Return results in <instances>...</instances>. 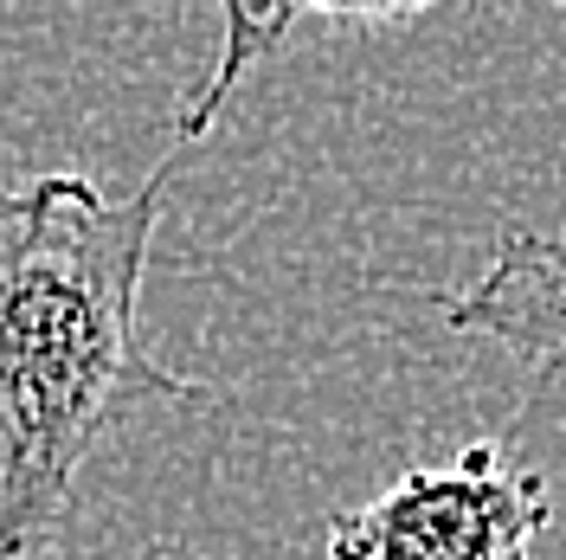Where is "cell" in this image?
<instances>
[{
    "mask_svg": "<svg viewBox=\"0 0 566 560\" xmlns=\"http://www.w3.org/2000/svg\"><path fill=\"white\" fill-rule=\"evenodd\" d=\"M175 155L109 200L91 175L0 187V560H52L84 457L129 400H200L142 342Z\"/></svg>",
    "mask_w": 566,
    "mask_h": 560,
    "instance_id": "1",
    "label": "cell"
},
{
    "mask_svg": "<svg viewBox=\"0 0 566 560\" xmlns=\"http://www.w3.org/2000/svg\"><path fill=\"white\" fill-rule=\"evenodd\" d=\"M554 496L534 464L463 445L451 464H412L387 496L342 509L316 560H534Z\"/></svg>",
    "mask_w": 566,
    "mask_h": 560,
    "instance_id": "2",
    "label": "cell"
},
{
    "mask_svg": "<svg viewBox=\"0 0 566 560\" xmlns=\"http://www.w3.org/2000/svg\"><path fill=\"white\" fill-rule=\"evenodd\" d=\"M451 335L509 349L528 374L566 381V232L502 226L483 278L470 290H438Z\"/></svg>",
    "mask_w": 566,
    "mask_h": 560,
    "instance_id": "3",
    "label": "cell"
},
{
    "mask_svg": "<svg viewBox=\"0 0 566 560\" xmlns=\"http://www.w3.org/2000/svg\"><path fill=\"white\" fill-rule=\"evenodd\" d=\"M219 27H226V45H219V65L187 91V104L175 116V136L180 142H200L212 129V116L226 110V97L245 84V71L277 45L283 33L296 27H316V7H245V0H226L219 7Z\"/></svg>",
    "mask_w": 566,
    "mask_h": 560,
    "instance_id": "4",
    "label": "cell"
}]
</instances>
